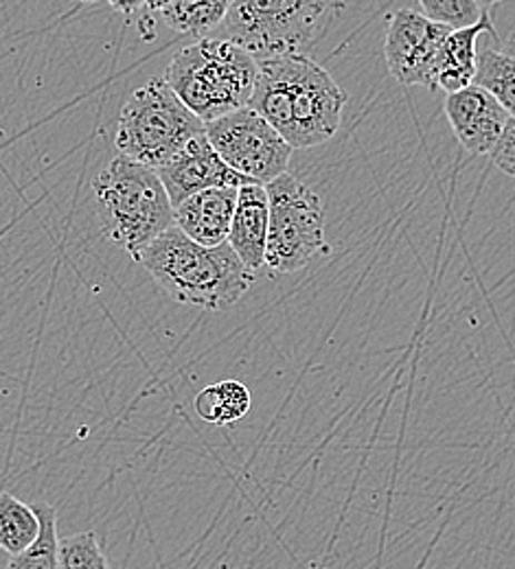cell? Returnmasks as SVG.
I'll use <instances>...</instances> for the list:
<instances>
[{
	"instance_id": "20",
	"label": "cell",
	"mask_w": 515,
	"mask_h": 569,
	"mask_svg": "<svg viewBox=\"0 0 515 569\" xmlns=\"http://www.w3.org/2000/svg\"><path fill=\"white\" fill-rule=\"evenodd\" d=\"M60 569H110L92 530L60 539Z\"/></svg>"
},
{
	"instance_id": "22",
	"label": "cell",
	"mask_w": 515,
	"mask_h": 569,
	"mask_svg": "<svg viewBox=\"0 0 515 569\" xmlns=\"http://www.w3.org/2000/svg\"><path fill=\"white\" fill-rule=\"evenodd\" d=\"M492 162L507 176L515 178V119L512 117L492 149Z\"/></svg>"
},
{
	"instance_id": "24",
	"label": "cell",
	"mask_w": 515,
	"mask_h": 569,
	"mask_svg": "<svg viewBox=\"0 0 515 569\" xmlns=\"http://www.w3.org/2000/svg\"><path fill=\"white\" fill-rule=\"evenodd\" d=\"M174 0H148L146 2V9H148L149 13H158L160 9H165L167 4H171Z\"/></svg>"
},
{
	"instance_id": "1",
	"label": "cell",
	"mask_w": 515,
	"mask_h": 569,
	"mask_svg": "<svg viewBox=\"0 0 515 569\" xmlns=\"http://www.w3.org/2000/svg\"><path fill=\"white\" fill-rule=\"evenodd\" d=\"M257 69L248 106L293 149L318 147L340 130L347 94L311 58H268L259 60Z\"/></svg>"
},
{
	"instance_id": "8",
	"label": "cell",
	"mask_w": 515,
	"mask_h": 569,
	"mask_svg": "<svg viewBox=\"0 0 515 569\" xmlns=\"http://www.w3.org/2000/svg\"><path fill=\"white\" fill-rule=\"evenodd\" d=\"M207 139L221 160L257 184H268L288 171L293 147L250 106L207 123Z\"/></svg>"
},
{
	"instance_id": "21",
	"label": "cell",
	"mask_w": 515,
	"mask_h": 569,
	"mask_svg": "<svg viewBox=\"0 0 515 569\" xmlns=\"http://www.w3.org/2000/svg\"><path fill=\"white\" fill-rule=\"evenodd\" d=\"M424 16L452 29L476 24L485 13L478 0H419Z\"/></svg>"
},
{
	"instance_id": "18",
	"label": "cell",
	"mask_w": 515,
	"mask_h": 569,
	"mask_svg": "<svg viewBox=\"0 0 515 569\" xmlns=\"http://www.w3.org/2000/svg\"><path fill=\"white\" fill-rule=\"evenodd\" d=\"M33 510L40 519V535L27 550L13 555L4 569H60L58 512L44 501L36 503Z\"/></svg>"
},
{
	"instance_id": "25",
	"label": "cell",
	"mask_w": 515,
	"mask_h": 569,
	"mask_svg": "<svg viewBox=\"0 0 515 569\" xmlns=\"http://www.w3.org/2000/svg\"><path fill=\"white\" fill-rule=\"evenodd\" d=\"M505 53H509V56H515V31L509 36V40L505 42V49H503Z\"/></svg>"
},
{
	"instance_id": "27",
	"label": "cell",
	"mask_w": 515,
	"mask_h": 569,
	"mask_svg": "<svg viewBox=\"0 0 515 569\" xmlns=\"http://www.w3.org/2000/svg\"><path fill=\"white\" fill-rule=\"evenodd\" d=\"M79 2H83V4H95V2H99V0H79Z\"/></svg>"
},
{
	"instance_id": "19",
	"label": "cell",
	"mask_w": 515,
	"mask_h": 569,
	"mask_svg": "<svg viewBox=\"0 0 515 569\" xmlns=\"http://www.w3.org/2000/svg\"><path fill=\"white\" fill-rule=\"evenodd\" d=\"M474 83L492 92L515 119V56L489 47L483 49L478 53Z\"/></svg>"
},
{
	"instance_id": "12",
	"label": "cell",
	"mask_w": 515,
	"mask_h": 569,
	"mask_svg": "<svg viewBox=\"0 0 515 569\" xmlns=\"http://www.w3.org/2000/svg\"><path fill=\"white\" fill-rule=\"evenodd\" d=\"M270 204L264 184L248 182L237 191V204L230 221L226 243L235 250L248 272L266 268V243H268Z\"/></svg>"
},
{
	"instance_id": "16",
	"label": "cell",
	"mask_w": 515,
	"mask_h": 569,
	"mask_svg": "<svg viewBox=\"0 0 515 569\" xmlns=\"http://www.w3.org/2000/svg\"><path fill=\"white\" fill-rule=\"evenodd\" d=\"M230 4L232 0H174L158 16L176 33L207 38L224 22Z\"/></svg>"
},
{
	"instance_id": "2",
	"label": "cell",
	"mask_w": 515,
	"mask_h": 569,
	"mask_svg": "<svg viewBox=\"0 0 515 569\" xmlns=\"http://www.w3.org/2000/svg\"><path fill=\"white\" fill-rule=\"evenodd\" d=\"M174 302L224 311L255 283L235 250L224 241L216 248L187 237L176 223L156 237L139 261Z\"/></svg>"
},
{
	"instance_id": "23",
	"label": "cell",
	"mask_w": 515,
	"mask_h": 569,
	"mask_svg": "<svg viewBox=\"0 0 515 569\" xmlns=\"http://www.w3.org/2000/svg\"><path fill=\"white\" fill-rule=\"evenodd\" d=\"M148 0H108V4L119 13H135L146 7Z\"/></svg>"
},
{
	"instance_id": "4",
	"label": "cell",
	"mask_w": 515,
	"mask_h": 569,
	"mask_svg": "<svg viewBox=\"0 0 515 569\" xmlns=\"http://www.w3.org/2000/svg\"><path fill=\"white\" fill-rule=\"evenodd\" d=\"M257 71V60L248 51L207 36L171 58L165 81L196 117L211 123L250 103Z\"/></svg>"
},
{
	"instance_id": "3",
	"label": "cell",
	"mask_w": 515,
	"mask_h": 569,
	"mask_svg": "<svg viewBox=\"0 0 515 569\" xmlns=\"http://www.w3.org/2000/svg\"><path fill=\"white\" fill-rule=\"evenodd\" d=\"M92 198L103 237L135 261L174 226V207L156 169L123 153L95 176Z\"/></svg>"
},
{
	"instance_id": "17",
	"label": "cell",
	"mask_w": 515,
	"mask_h": 569,
	"mask_svg": "<svg viewBox=\"0 0 515 569\" xmlns=\"http://www.w3.org/2000/svg\"><path fill=\"white\" fill-rule=\"evenodd\" d=\"M40 535V519L33 506L22 499L0 491V550L7 555H20Z\"/></svg>"
},
{
	"instance_id": "13",
	"label": "cell",
	"mask_w": 515,
	"mask_h": 569,
	"mask_svg": "<svg viewBox=\"0 0 515 569\" xmlns=\"http://www.w3.org/2000/svg\"><path fill=\"white\" fill-rule=\"evenodd\" d=\"M239 187H216L174 207V223L194 241L216 248L228 239Z\"/></svg>"
},
{
	"instance_id": "9",
	"label": "cell",
	"mask_w": 515,
	"mask_h": 569,
	"mask_svg": "<svg viewBox=\"0 0 515 569\" xmlns=\"http://www.w3.org/2000/svg\"><path fill=\"white\" fill-rule=\"evenodd\" d=\"M452 27L430 20L415 9H399L388 16L384 58L388 72L402 86L437 90V71L445 38Z\"/></svg>"
},
{
	"instance_id": "7",
	"label": "cell",
	"mask_w": 515,
	"mask_h": 569,
	"mask_svg": "<svg viewBox=\"0 0 515 569\" xmlns=\"http://www.w3.org/2000/svg\"><path fill=\"white\" fill-rule=\"evenodd\" d=\"M266 191L270 204L266 266L277 274H293L314 257L327 254L320 198L288 171L268 182Z\"/></svg>"
},
{
	"instance_id": "26",
	"label": "cell",
	"mask_w": 515,
	"mask_h": 569,
	"mask_svg": "<svg viewBox=\"0 0 515 569\" xmlns=\"http://www.w3.org/2000/svg\"><path fill=\"white\" fill-rule=\"evenodd\" d=\"M478 2H481V4H487V7H489V4H496V2H505V0H478Z\"/></svg>"
},
{
	"instance_id": "11",
	"label": "cell",
	"mask_w": 515,
	"mask_h": 569,
	"mask_svg": "<svg viewBox=\"0 0 515 569\" xmlns=\"http://www.w3.org/2000/svg\"><path fill=\"white\" fill-rule=\"evenodd\" d=\"M443 110L456 141L474 156L492 153L507 121L512 119L501 101L476 83L447 92Z\"/></svg>"
},
{
	"instance_id": "10",
	"label": "cell",
	"mask_w": 515,
	"mask_h": 569,
	"mask_svg": "<svg viewBox=\"0 0 515 569\" xmlns=\"http://www.w3.org/2000/svg\"><path fill=\"white\" fill-rule=\"evenodd\" d=\"M156 173L169 196L171 207H178L182 200L207 189L241 187L250 182L221 160L207 134H200L178 149L156 169Z\"/></svg>"
},
{
	"instance_id": "5",
	"label": "cell",
	"mask_w": 515,
	"mask_h": 569,
	"mask_svg": "<svg viewBox=\"0 0 515 569\" xmlns=\"http://www.w3.org/2000/svg\"><path fill=\"white\" fill-rule=\"evenodd\" d=\"M205 130L207 123L182 103L165 77H151L126 99L115 144L119 153L158 169Z\"/></svg>"
},
{
	"instance_id": "6",
	"label": "cell",
	"mask_w": 515,
	"mask_h": 569,
	"mask_svg": "<svg viewBox=\"0 0 515 569\" xmlns=\"http://www.w3.org/2000/svg\"><path fill=\"white\" fill-rule=\"evenodd\" d=\"M327 0H232L220 36L257 62L303 53L316 42Z\"/></svg>"
},
{
	"instance_id": "15",
	"label": "cell",
	"mask_w": 515,
	"mask_h": 569,
	"mask_svg": "<svg viewBox=\"0 0 515 569\" xmlns=\"http://www.w3.org/2000/svg\"><path fill=\"white\" fill-rule=\"evenodd\" d=\"M252 406L250 390L235 379L207 386L194 401L196 415L209 426H232L241 421Z\"/></svg>"
},
{
	"instance_id": "14",
	"label": "cell",
	"mask_w": 515,
	"mask_h": 569,
	"mask_svg": "<svg viewBox=\"0 0 515 569\" xmlns=\"http://www.w3.org/2000/svg\"><path fill=\"white\" fill-rule=\"evenodd\" d=\"M496 36L492 18L485 13L476 24L452 29L445 38L437 71V90L456 92L474 83L476 79V62H478V38Z\"/></svg>"
}]
</instances>
